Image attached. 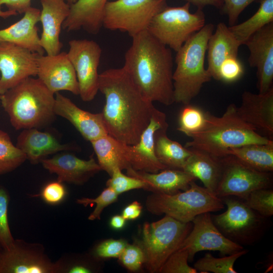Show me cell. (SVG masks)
I'll list each match as a JSON object with an SVG mask.
<instances>
[{
  "mask_svg": "<svg viewBox=\"0 0 273 273\" xmlns=\"http://www.w3.org/2000/svg\"><path fill=\"white\" fill-rule=\"evenodd\" d=\"M99 90L106 103L102 113L108 134L129 145L139 141L156 108L123 67L99 74Z\"/></svg>",
  "mask_w": 273,
  "mask_h": 273,
  "instance_id": "obj_1",
  "label": "cell"
},
{
  "mask_svg": "<svg viewBox=\"0 0 273 273\" xmlns=\"http://www.w3.org/2000/svg\"><path fill=\"white\" fill-rule=\"evenodd\" d=\"M131 37L122 67L146 99L171 105L174 102L171 49L147 29Z\"/></svg>",
  "mask_w": 273,
  "mask_h": 273,
  "instance_id": "obj_2",
  "label": "cell"
},
{
  "mask_svg": "<svg viewBox=\"0 0 273 273\" xmlns=\"http://www.w3.org/2000/svg\"><path fill=\"white\" fill-rule=\"evenodd\" d=\"M190 138L186 148L200 150L218 158L228 155L232 148L246 145L273 144L272 140L259 133L240 118L235 104H230L219 117L207 112L204 127Z\"/></svg>",
  "mask_w": 273,
  "mask_h": 273,
  "instance_id": "obj_3",
  "label": "cell"
},
{
  "mask_svg": "<svg viewBox=\"0 0 273 273\" xmlns=\"http://www.w3.org/2000/svg\"><path fill=\"white\" fill-rule=\"evenodd\" d=\"M2 106L17 130L37 128L54 120L55 94L39 78L28 77L0 95Z\"/></svg>",
  "mask_w": 273,
  "mask_h": 273,
  "instance_id": "obj_4",
  "label": "cell"
},
{
  "mask_svg": "<svg viewBox=\"0 0 273 273\" xmlns=\"http://www.w3.org/2000/svg\"><path fill=\"white\" fill-rule=\"evenodd\" d=\"M214 28L211 23L205 24L176 52L172 76L174 102L190 104L203 84L211 80L204 64L208 42Z\"/></svg>",
  "mask_w": 273,
  "mask_h": 273,
  "instance_id": "obj_5",
  "label": "cell"
},
{
  "mask_svg": "<svg viewBox=\"0 0 273 273\" xmlns=\"http://www.w3.org/2000/svg\"><path fill=\"white\" fill-rule=\"evenodd\" d=\"M146 208L154 215L165 214L184 223L192 222L203 213L223 209L221 198L193 181L187 190L172 194L153 193L146 200Z\"/></svg>",
  "mask_w": 273,
  "mask_h": 273,
  "instance_id": "obj_6",
  "label": "cell"
},
{
  "mask_svg": "<svg viewBox=\"0 0 273 273\" xmlns=\"http://www.w3.org/2000/svg\"><path fill=\"white\" fill-rule=\"evenodd\" d=\"M192 228V222H181L167 215L145 223L139 244L145 254L146 269L151 273L159 272L168 257L180 248Z\"/></svg>",
  "mask_w": 273,
  "mask_h": 273,
  "instance_id": "obj_7",
  "label": "cell"
},
{
  "mask_svg": "<svg viewBox=\"0 0 273 273\" xmlns=\"http://www.w3.org/2000/svg\"><path fill=\"white\" fill-rule=\"evenodd\" d=\"M226 210L211 215L213 222L220 232L232 242L243 245H252L261 239L268 226V218L249 207L239 198H221Z\"/></svg>",
  "mask_w": 273,
  "mask_h": 273,
  "instance_id": "obj_8",
  "label": "cell"
},
{
  "mask_svg": "<svg viewBox=\"0 0 273 273\" xmlns=\"http://www.w3.org/2000/svg\"><path fill=\"white\" fill-rule=\"evenodd\" d=\"M190 4L179 7L166 6L151 20L147 30L158 41L175 52L205 25L202 9L190 11Z\"/></svg>",
  "mask_w": 273,
  "mask_h": 273,
  "instance_id": "obj_9",
  "label": "cell"
},
{
  "mask_svg": "<svg viewBox=\"0 0 273 273\" xmlns=\"http://www.w3.org/2000/svg\"><path fill=\"white\" fill-rule=\"evenodd\" d=\"M167 0H116L105 7L103 26L127 32L132 37L148 29L153 18L167 5Z\"/></svg>",
  "mask_w": 273,
  "mask_h": 273,
  "instance_id": "obj_10",
  "label": "cell"
},
{
  "mask_svg": "<svg viewBox=\"0 0 273 273\" xmlns=\"http://www.w3.org/2000/svg\"><path fill=\"white\" fill-rule=\"evenodd\" d=\"M221 161L222 172L215 192L218 197L233 196L244 200L254 190L271 188V172L257 171L231 155L221 158Z\"/></svg>",
  "mask_w": 273,
  "mask_h": 273,
  "instance_id": "obj_11",
  "label": "cell"
},
{
  "mask_svg": "<svg viewBox=\"0 0 273 273\" xmlns=\"http://www.w3.org/2000/svg\"><path fill=\"white\" fill-rule=\"evenodd\" d=\"M69 46L67 53L76 72L79 95L82 101H91L99 91L101 48L96 41L86 39L71 40Z\"/></svg>",
  "mask_w": 273,
  "mask_h": 273,
  "instance_id": "obj_12",
  "label": "cell"
},
{
  "mask_svg": "<svg viewBox=\"0 0 273 273\" xmlns=\"http://www.w3.org/2000/svg\"><path fill=\"white\" fill-rule=\"evenodd\" d=\"M192 223V229L179 248L188 251L189 261H192L195 254L202 251H219L225 256L244 249L242 246L230 240L220 232L213 222L210 212L196 216Z\"/></svg>",
  "mask_w": 273,
  "mask_h": 273,
  "instance_id": "obj_13",
  "label": "cell"
},
{
  "mask_svg": "<svg viewBox=\"0 0 273 273\" xmlns=\"http://www.w3.org/2000/svg\"><path fill=\"white\" fill-rule=\"evenodd\" d=\"M56 262L44 254L39 244L15 240L8 249L0 251V273H56Z\"/></svg>",
  "mask_w": 273,
  "mask_h": 273,
  "instance_id": "obj_14",
  "label": "cell"
},
{
  "mask_svg": "<svg viewBox=\"0 0 273 273\" xmlns=\"http://www.w3.org/2000/svg\"><path fill=\"white\" fill-rule=\"evenodd\" d=\"M39 54L8 42H0V95L24 79L37 76Z\"/></svg>",
  "mask_w": 273,
  "mask_h": 273,
  "instance_id": "obj_15",
  "label": "cell"
},
{
  "mask_svg": "<svg viewBox=\"0 0 273 273\" xmlns=\"http://www.w3.org/2000/svg\"><path fill=\"white\" fill-rule=\"evenodd\" d=\"M244 44L250 52L249 65L257 69L258 93H266L273 87V22L252 34Z\"/></svg>",
  "mask_w": 273,
  "mask_h": 273,
  "instance_id": "obj_16",
  "label": "cell"
},
{
  "mask_svg": "<svg viewBox=\"0 0 273 273\" xmlns=\"http://www.w3.org/2000/svg\"><path fill=\"white\" fill-rule=\"evenodd\" d=\"M37 76L54 94L66 90L79 95L76 72L67 53L55 55H39Z\"/></svg>",
  "mask_w": 273,
  "mask_h": 273,
  "instance_id": "obj_17",
  "label": "cell"
},
{
  "mask_svg": "<svg viewBox=\"0 0 273 273\" xmlns=\"http://www.w3.org/2000/svg\"><path fill=\"white\" fill-rule=\"evenodd\" d=\"M237 111L243 120L273 141V87L263 94L244 92Z\"/></svg>",
  "mask_w": 273,
  "mask_h": 273,
  "instance_id": "obj_18",
  "label": "cell"
},
{
  "mask_svg": "<svg viewBox=\"0 0 273 273\" xmlns=\"http://www.w3.org/2000/svg\"><path fill=\"white\" fill-rule=\"evenodd\" d=\"M54 112L68 120L90 142L108 134L102 113H92L81 109L59 92L55 94Z\"/></svg>",
  "mask_w": 273,
  "mask_h": 273,
  "instance_id": "obj_19",
  "label": "cell"
},
{
  "mask_svg": "<svg viewBox=\"0 0 273 273\" xmlns=\"http://www.w3.org/2000/svg\"><path fill=\"white\" fill-rule=\"evenodd\" d=\"M43 167L57 175V180L82 185L102 170L98 163L91 157L83 160L69 153H61L41 161Z\"/></svg>",
  "mask_w": 273,
  "mask_h": 273,
  "instance_id": "obj_20",
  "label": "cell"
},
{
  "mask_svg": "<svg viewBox=\"0 0 273 273\" xmlns=\"http://www.w3.org/2000/svg\"><path fill=\"white\" fill-rule=\"evenodd\" d=\"M40 3L42 9L39 22L42 31L39 43L47 55H57L63 47L60 40V32L69 15L70 5L64 0H40Z\"/></svg>",
  "mask_w": 273,
  "mask_h": 273,
  "instance_id": "obj_21",
  "label": "cell"
},
{
  "mask_svg": "<svg viewBox=\"0 0 273 273\" xmlns=\"http://www.w3.org/2000/svg\"><path fill=\"white\" fill-rule=\"evenodd\" d=\"M40 10L31 7L19 21L0 29V42L14 43L30 51L43 55L39 43L37 23L39 22Z\"/></svg>",
  "mask_w": 273,
  "mask_h": 273,
  "instance_id": "obj_22",
  "label": "cell"
},
{
  "mask_svg": "<svg viewBox=\"0 0 273 273\" xmlns=\"http://www.w3.org/2000/svg\"><path fill=\"white\" fill-rule=\"evenodd\" d=\"M108 0H77L70 5L68 16L62 28L67 32L84 29L92 34L98 33L103 26L104 8Z\"/></svg>",
  "mask_w": 273,
  "mask_h": 273,
  "instance_id": "obj_23",
  "label": "cell"
},
{
  "mask_svg": "<svg viewBox=\"0 0 273 273\" xmlns=\"http://www.w3.org/2000/svg\"><path fill=\"white\" fill-rule=\"evenodd\" d=\"M16 146L33 163L41 162L48 155L73 149L70 145L60 143L51 133L37 128L23 129Z\"/></svg>",
  "mask_w": 273,
  "mask_h": 273,
  "instance_id": "obj_24",
  "label": "cell"
},
{
  "mask_svg": "<svg viewBox=\"0 0 273 273\" xmlns=\"http://www.w3.org/2000/svg\"><path fill=\"white\" fill-rule=\"evenodd\" d=\"M126 170L127 175L139 178L147 184L146 190L152 193L172 194L187 190L197 179L181 169L166 168L157 172Z\"/></svg>",
  "mask_w": 273,
  "mask_h": 273,
  "instance_id": "obj_25",
  "label": "cell"
},
{
  "mask_svg": "<svg viewBox=\"0 0 273 273\" xmlns=\"http://www.w3.org/2000/svg\"><path fill=\"white\" fill-rule=\"evenodd\" d=\"M240 42L224 23L220 22L209 39L207 44L208 67L211 78L219 80V70L223 62L238 57Z\"/></svg>",
  "mask_w": 273,
  "mask_h": 273,
  "instance_id": "obj_26",
  "label": "cell"
},
{
  "mask_svg": "<svg viewBox=\"0 0 273 273\" xmlns=\"http://www.w3.org/2000/svg\"><path fill=\"white\" fill-rule=\"evenodd\" d=\"M99 155L103 164L110 169L118 167L121 170H145V163L133 145L122 143L109 134L101 140Z\"/></svg>",
  "mask_w": 273,
  "mask_h": 273,
  "instance_id": "obj_27",
  "label": "cell"
},
{
  "mask_svg": "<svg viewBox=\"0 0 273 273\" xmlns=\"http://www.w3.org/2000/svg\"><path fill=\"white\" fill-rule=\"evenodd\" d=\"M190 149L191 155L182 170L200 179L205 188L215 194L222 172L221 158L200 150Z\"/></svg>",
  "mask_w": 273,
  "mask_h": 273,
  "instance_id": "obj_28",
  "label": "cell"
},
{
  "mask_svg": "<svg viewBox=\"0 0 273 273\" xmlns=\"http://www.w3.org/2000/svg\"><path fill=\"white\" fill-rule=\"evenodd\" d=\"M168 127L166 114L155 108L150 121L142 132L139 141L133 145L135 150L147 163L152 173L167 168L159 161L156 156L154 137L157 130Z\"/></svg>",
  "mask_w": 273,
  "mask_h": 273,
  "instance_id": "obj_29",
  "label": "cell"
},
{
  "mask_svg": "<svg viewBox=\"0 0 273 273\" xmlns=\"http://www.w3.org/2000/svg\"><path fill=\"white\" fill-rule=\"evenodd\" d=\"M167 128L159 129L155 134V153L159 161L166 167L182 170L192 153L191 150L169 139Z\"/></svg>",
  "mask_w": 273,
  "mask_h": 273,
  "instance_id": "obj_30",
  "label": "cell"
},
{
  "mask_svg": "<svg viewBox=\"0 0 273 273\" xmlns=\"http://www.w3.org/2000/svg\"><path fill=\"white\" fill-rule=\"evenodd\" d=\"M231 155L250 167L261 172L273 171V144H251L229 151Z\"/></svg>",
  "mask_w": 273,
  "mask_h": 273,
  "instance_id": "obj_31",
  "label": "cell"
},
{
  "mask_svg": "<svg viewBox=\"0 0 273 273\" xmlns=\"http://www.w3.org/2000/svg\"><path fill=\"white\" fill-rule=\"evenodd\" d=\"M256 12L245 21L229 26V29L241 45L254 33L273 22V0H259Z\"/></svg>",
  "mask_w": 273,
  "mask_h": 273,
  "instance_id": "obj_32",
  "label": "cell"
},
{
  "mask_svg": "<svg viewBox=\"0 0 273 273\" xmlns=\"http://www.w3.org/2000/svg\"><path fill=\"white\" fill-rule=\"evenodd\" d=\"M248 251V250L244 249L220 258L215 257L211 253H207L203 257L195 262L194 267L198 271L203 273H237V271L234 268L235 262Z\"/></svg>",
  "mask_w": 273,
  "mask_h": 273,
  "instance_id": "obj_33",
  "label": "cell"
},
{
  "mask_svg": "<svg viewBox=\"0 0 273 273\" xmlns=\"http://www.w3.org/2000/svg\"><path fill=\"white\" fill-rule=\"evenodd\" d=\"M26 159L25 154L13 144L8 134L0 129V174L15 169Z\"/></svg>",
  "mask_w": 273,
  "mask_h": 273,
  "instance_id": "obj_34",
  "label": "cell"
},
{
  "mask_svg": "<svg viewBox=\"0 0 273 273\" xmlns=\"http://www.w3.org/2000/svg\"><path fill=\"white\" fill-rule=\"evenodd\" d=\"M206 121L207 112L190 104L185 105L179 113L177 129L191 137L203 129Z\"/></svg>",
  "mask_w": 273,
  "mask_h": 273,
  "instance_id": "obj_35",
  "label": "cell"
},
{
  "mask_svg": "<svg viewBox=\"0 0 273 273\" xmlns=\"http://www.w3.org/2000/svg\"><path fill=\"white\" fill-rule=\"evenodd\" d=\"M97 260L93 256L90 258L81 256L63 257L56 262L57 272H96L100 270L99 266L96 263Z\"/></svg>",
  "mask_w": 273,
  "mask_h": 273,
  "instance_id": "obj_36",
  "label": "cell"
},
{
  "mask_svg": "<svg viewBox=\"0 0 273 273\" xmlns=\"http://www.w3.org/2000/svg\"><path fill=\"white\" fill-rule=\"evenodd\" d=\"M243 200L249 207L265 217L273 215V190L271 188L254 190Z\"/></svg>",
  "mask_w": 273,
  "mask_h": 273,
  "instance_id": "obj_37",
  "label": "cell"
},
{
  "mask_svg": "<svg viewBox=\"0 0 273 273\" xmlns=\"http://www.w3.org/2000/svg\"><path fill=\"white\" fill-rule=\"evenodd\" d=\"M110 176L106 185L118 195L134 189H143L146 190L147 184L145 181L123 174L118 167L113 169Z\"/></svg>",
  "mask_w": 273,
  "mask_h": 273,
  "instance_id": "obj_38",
  "label": "cell"
},
{
  "mask_svg": "<svg viewBox=\"0 0 273 273\" xmlns=\"http://www.w3.org/2000/svg\"><path fill=\"white\" fill-rule=\"evenodd\" d=\"M9 203V194L5 189L0 187V245L5 250L10 248L15 241L8 223Z\"/></svg>",
  "mask_w": 273,
  "mask_h": 273,
  "instance_id": "obj_39",
  "label": "cell"
},
{
  "mask_svg": "<svg viewBox=\"0 0 273 273\" xmlns=\"http://www.w3.org/2000/svg\"><path fill=\"white\" fill-rule=\"evenodd\" d=\"M118 194L109 187H107L95 198H81L76 200V203L86 207L88 205L96 204L94 211L90 214L88 219L90 220L100 219L104 209L117 201Z\"/></svg>",
  "mask_w": 273,
  "mask_h": 273,
  "instance_id": "obj_40",
  "label": "cell"
},
{
  "mask_svg": "<svg viewBox=\"0 0 273 273\" xmlns=\"http://www.w3.org/2000/svg\"><path fill=\"white\" fill-rule=\"evenodd\" d=\"M189 253L179 248L173 252L165 262L159 272L161 273H197L198 271L188 264Z\"/></svg>",
  "mask_w": 273,
  "mask_h": 273,
  "instance_id": "obj_41",
  "label": "cell"
},
{
  "mask_svg": "<svg viewBox=\"0 0 273 273\" xmlns=\"http://www.w3.org/2000/svg\"><path fill=\"white\" fill-rule=\"evenodd\" d=\"M127 244V242L122 239L104 240L94 248L92 256L97 260L118 258Z\"/></svg>",
  "mask_w": 273,
  "mask_h": 273,
  "instance_id": "obj_42",
  "label": "cell"
},
{
  "mask_svg": "<svg viewBox=\"0 0 273 273\" xmlns=\"http://www.w3.org/2000/svg\"><path fill=\"white\" fill-rule=\"evenodd\" d=\"M118 259L120 262L131 271L139 270L145 261V254L139 243L128 244Z\"/></svg>",
  "mask_w": 273,
  "mask_h": 273,
  "instance_id": "obj_43",
  "label": "cell"
},
{
  "mask_svg": "<svg viewBox=\"0 0 273 273\" xmlns=\"http://www.w3.org/2000/svg\"><path fill=\"white\" fill-rule=\"evenodd\" d=\"M244 72L242 63L238 57H231L224 60L219 70V80L226 83L239 80Z\"/></svg>",
  "mask_w": 273,
  "mask_h": 273,
  "instance_id": "obj_44",
  "label": "cell"
},
{
  "mask_svg": "<svg viewBox=\"0 0 273 273\" xmlns=\"http://www.w3.org/2000/svg\"><path fill=\"white\" fill-rule=\"evenodd\" d=\"M66 194L65 188L61 182L58 180L47 184L40 193L42 199L46 203L52 205L58 204L62 202Z\"/></svg>",
  "mask_w": 273,
  "mask_h": 273,
  "instance_id": "obj_45",
  "label": "cell"
},
{
  "mask_svg": "<svg viewBox=\"0 0 273 273\" xmlns=\"http://www.w3.org/2000/svg\"><path fill=\"white\" fill-rule=\"evenodd\" d=\"M32 0H0V17L4 19L24 14L31 7Z\"/></svg>",
  "mask_w": 273,
  "mask_h": 273,
  "instance_id": "obj_46",
  "label": "cell"
},
{
  "mask_svg": "<svg viewBox=\"0 0 273 273\" xmlns=\"http://www.w3.org/2000/svg\"><path fill=\"white\" fill-rule=\"evenodd\" d=\"M222 10L229 19L230 26L235 25L241 13L250 4L257 0H222Z\"/></svg>",
  "mask_w": 273,
  "mask_h": 273,
  "instance_id": "obj_47",
  "label": "cell"
},
{
  "mask_svg": "<svg viewBox=\"0 0 273 273\" xmlns=\"http://www.w3.org/2000/svg\"><path fill=\"white\" fill-rule=\"evenodd\" d=\"M142 206L135 201L126 206L123 210L121 215L126 220H133L141 214Z\"/></svg>",
  "mask_w": 273,
  "mask_h": 273,
  "instance_id": "obj_48",
  "label": "cell"
},
{
  "mask_svg": "<svg viewBox=\"0 0 273 273\" xmlns=\"http://www.w3.org/2000/svg\"><path fill=\"white\" fill-rule=\"evenodd\" d=\"M187 3L192 4L198 9H203L206 6H211L221 9L223 3L222 0H185Z\"/></svg>",
  "mask_w": 273,
  "mask_h": 273,
  "instance_id": "obj_49",
  "label": "cell"
},
{
  "mask_svg": "<svg viewBox=\"0 0 273 273\" xmlns=\"http://www.w3.org/2000/svg\"><path fill=\"white\" fill-rule=\"evenodd\" d=\"M125 222L126 220L121 215H115L111 217L110 224L113 229L118 230L124 226Z\"/></svg>",
  "mask_w": 273,
  "mask_h": 273,
  "instance_id": "obj_50",
  "label": "cell"
},
{
  "mask_svg": "<svg viewBox=\"0 0 273 273\" xmlns=\"http://www.w3.org/2000/svg\"><path fill=\"white\" fill-rule=\"evenodd\" d=\"M64 1H65L69 5L74 4L77 1V0H64Z\"/></svg>",
  "mask_w": 273,
  "mask_h": 273,
  "instance_id": "obj_51",
  "label": "cell"
},
{
  "mask_svg": "<svg viewBox=\"0 0 273 273\" xmlns=\"http://www.w3.org/2000/svg\"><path fill=\"white\" fill-rule=\"evenodd\" d=\"M0 246H1V245H0ZM1 250H2V249H1ZM1 250H0V251H1Z\"/></svg>",
  "mask_w": 273,
  "mask_h": 273,
  "instance_id": "obj_52",
  "label": "cell"
}]
</instances>
